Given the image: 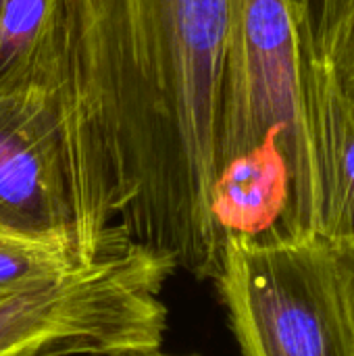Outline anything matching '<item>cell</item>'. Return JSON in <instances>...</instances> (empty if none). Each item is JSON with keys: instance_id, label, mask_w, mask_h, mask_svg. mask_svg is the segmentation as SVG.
<instances>
[{"instance_id": "6da1fadb", "label": "cell", "mask_w": 354, "mask_h": 356, "mask_svg": "<svg viewBox=\"0 0 354 356\" xmlns=\"http://www.w3.org/2000/svg\"><path fill=\"white\" fill-rule=\"evenodd\" d=\"M227 23L230 0H48L29 83L63 131L88 263L129 242L215 277Z\"/></svg>"}, {"instance_id": "7a4b0ae2", "label": "cell", "mask_w": 354, "mask_h": 356, "mask_svg": "<svg viewBox=\"0 0 354 356\" xmlns=\"http://www.w3.org/2000/svg\"><path fill=\"white\" fill-rule=\"evenodd\" d=\"M307 46L296 0H230L211 184L219 248L315 240Z\"/></svg>"}, {"instance_id": "3957f363", "label": "cell", "mask_w": 354, "mask_h": 356, "mask_svg": "<svg viewBox=\"0 0 354 356\" xmlns=\"http://www.w3.org/2000/svg\"><path fill=\"white\" fill-rule=\"evenodd\" d=\"M175 265L125 244L0 294V356H129L163 346Z\"/></svg>"}, {"instance_id": "277c9868", "label": "cell", "mask_w": 354, "mask_h": 356, "mask_svg": "<svg viewBox=\"0 0 354 356\" xmlns=\"http://www.w3.org/2000/svg\"><path fill=\"white\" fill-rule=\"evenodd\" d=\"M213 282L242 356H354L325 240L225 244Z\"/></svg>"}, {"instance_id": "5b68a950", "label": "cell", "mask_w": 354, "mask_h": 356, "mask_svg": "<svg viewBox=\"0 0 354 356\" xmlns=\"http://www.w3.org/2000/svg\"><path fill=\"white\" fill-rule=\"evenodd\" d=\"M0 234L75 267L92 265L63 131L31 83L0 94Z\"/></svg>"}, {"instance_id": "8992f818", "label": "cell", "mask_w": 354, "mask_h": 356, "mask_svg": "<svg viewBox=\"0 0 354 356\" xmlns=\"http://www.w3.org/2000/svg\"><path fill=\"white\" fill-rule=\"evenodd\" d=\"M305 73L315 177V238L342 244L354 238V115L311 42Z\"/></svg>"}, {"instance_id": "52a82bcc", "label": "cell", "mask_w": 354, "mask_h": 356, "mask_svg": "<svg viewBox=\"0 0 354 356\" xmlns=\"http://www.w3.org/2000/svg\"><path fill=\"white\" fill-rule=\"evenodd\" d=\"M48 0H0V94L29 83Z\"/></svg>"}, {"instance_id": "ba28073f", "label": "cell", "mask_w": 354, "mask_h": 356, "mask_svg": "<svg viewBox=\"0 0 354 356\" xmlns=\"http://www.w3.org/2000/svg\"><path fill=\"white\" fill-rule=\"evenodd\" d=\"M73 269L79 267L65 261L63 257L27 246L0 234V292Z\"/></svg>"}, {"instance_id": "9c48e42d", "label": "cell", "mask_w": 354, "mask_h": 356, "mask_svg": "<svg viewBox=\"0 0 354 356\" xmlns=\"http://www.w3.org/2000/svg\"><path fill=\"white\" fill-rule=\"evenodd\" d=\"M317 52L354 115V0H344Z\"/></svg>"}, {"instance_id": "30bf717a", "label": "cell", "mask_w": 354, "mask_h": 356, "mask_svg": "<svg viewBox=\"0 0 354 356\" xmlns=\"http://www.w3.org/2000/svg\"><path fill=\"white\" fill-rule=\"evenodd\" d=\"M305 25V33L315 50H319L325 33L336 21L344 0H296Z\"/></svg>"}, {"instance_id": "8fae6325", "label": "cell", "mask_w": 354, "mask_h": 356, "mask_svg": "<svg viewBox=\"0 0 354 356\" xmlns=\"http://www.w3.org/2000/svg\"><path fill=\"white\" fill-rule=\"evenodd\" d=\"M330 250L354 344V238L342 244H330Z\"/></svg>"}, {"instance_id": "7c38bea8", "label": "cell", "mask_w": 354, "mask_h": 356, "mask_svg": "<svg viewBox=\"0 0 354 356\" xmlns=\"http://www.w3.org/2000/svg\"><path fill=\"white\" fill-rule=\"evenodd\" d=\"M129 356H196V355H177V353H167V350H163V346H161V348H154V350L136 353V355H129Z\"/></svg>"}, {"instance_id": "4fadbf2b", "label": "cell", "mask_w": 354, "mask_h": 356, "mask_svg": "<svg viewBox=\"0 0 354 356\" xmlns=\"http://www.w3.org/2000/svg\"><path fill=\"white\" fill-rule=\"evenodd\" d=\"M10 290H13V288H10ZM4 292H8V290H4ZM4 292H0V294H4Z\"/></svg>"}]
</instances>
